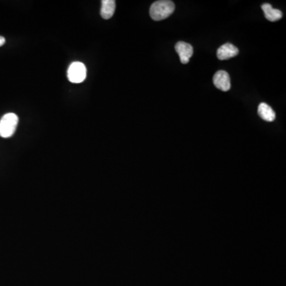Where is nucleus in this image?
Here are the masks:
<instances>
[{
  "instance_id": "9d476101",
  "label": "nucleus",
  "mask_w": 286,
  "mask_h": 286,
  "mask_svg": "<svg viewBox=\"0 0 286 286\" xmlns=\"http://www.w3.org/2000/svg\"><path fill=\"white\" fill-rule=\"evenodd\" d=\"M5 42H6V39H5V38L0 36V47L4 45Z\"/></svg>"
},
{
  "instance_id": "0eeeda50",
  "label": "nucleus",
  "mask_w": 286,
  "mask_h": 286,
  "mask_svg": "<svg viewBox=\"0 0 286 286\" xmlns=\"http://www.w3.org/2000/svg\"><path fill=\"white\" fill-rule=\"evenodd\" d=\"M262 8L264 11L265 16L267 18V19L269 20L270 22H277L282 18V11H279L278 9L273 8V7L269 3H264L262 6Z\"/></svg>"
},
{
  "instance_id": "6e6552de",
  "label": "nucleus",
  "mask_w": 286,
  "mask_h": 286,
  "mask_svg": "<svg viewBox=\"0 0 286 286\" xmlns=\"http://www.w3.org/2000/svg\"><path fill=\"white\" fill-rule=\"evenodd\" d=\"M100 15L103 19H109L114 15L115 11V1L114 0H103L102 1Z\"/></svg>"
},
{
  "instance_id": "1a4fd4ad",
  "label": "nucleus",
  "mask_w": 286,
  "mask_h": 286,
  "mask_svg": "<svg viewBox=\"0 0 286 286\" xmlns=\"http://www.w3.org/2000/svg\"><path fill=\"white\" fill-rule=\"evenodd\" d=\"M258 113L263 120L272 122L276 118L275 112L268 104L262 103L258 106Z\"/></svg>"
},
{
  "instance_id": "7ed1b4c3",
  "label": "nucleus",
  "mask_w": 286,
  "mask_h": 286,
  "mask_svg": "<svg viewBox=\"0 0 286 286\" xmlns=\"http://www.w3.org/2000/svg\"><path fill=\"white\" fill-rule=\"evenodd\" d=\"M86 75V67L83 63L79 61L72 63L68 69V78L69 81L74 84L82 83L85 80Z\"/></svg>"
},
{
  "instance_id": "423d86ee",
  "label": "nucleus",
  "mask_w": 286,
  "mask_h": 286,
  "mask_svg": "<svg viewBox=\"0 0 286 286\" xmlns=\"http://www.w3.org/2000/svg\"><path fill=\"white\" fill-rule=\"evenodd\" d=\"M238 54H239V49L230 43L224 44L217 50V57L221 60L232 58Z\"/></svg>"
},
{
  "instance_id": "f257e3e1",
  "label": "nucleus",
  "mask_w": 286,
  "mask_h": 286,
  "mask_svg": "<svg viewBox=\"0 0 286 286\" xmlns=\"http://www.w3.org/2000/svg\"><path fill=\"white\" fill-rule=\"evenodd\" d=\"M175 4L170 0H160L153 2L150 9V15L152 19L161 21L166 19L173 13Z\"/></svg>"
},
{
  "instance_id": "20e7f679",
  "label": "nucleus",
  "mask_w": 286,
  "mask_h": 286,
  "mask_svg": "<svg viewBox=\"0 0 286 286\" xmlns=\"http://www.w3.org/2000/svg\"><path fill=\"white\" fill-rule=\"evenodd\" d=\"M175 50L180 57V60L182 64H188L193 54V48L190 44L184 41H179L175 45Z\"/></svg>"
},
{
  "instance_id": "39448f33",
  "label": "nucleus",
  "mask_w": 286,
  "mask_h": 286,
  "mask_svg": "<svg viewBox=\"0 0 286 286\" xmlns=\"http://www.w3.org/2000/svg\"><path fill=\"white\" fill-rule=\"evenodd\" d=\"M213 83L216 88L223 92H228L230 88V76L228 73L223 70L218 71L213 77Z\"/></svg>"
},
{
  "instance_id": "f03ea898",
  "label": "nucleus",
  "mask_w": 286,
  "mask_h": 286,
  "mask_svg": "<svg viewBox=\"0 0 286 286\" xmlns=\"http://www.w3.org/2000/svg\"><path fill=\"white\" fill-rule=\"evenodd\" d=\"M19 123V117L15 113L4 114L0 120V137L11 138L15 133Z\"/></svg>"
}]
</instances>
